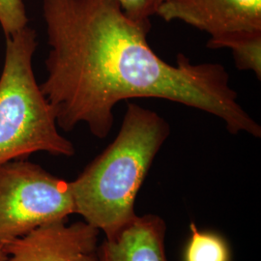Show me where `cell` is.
<instances>
[{
	"instance_id": "obj_3",
	"label": "cell",
	"mask_w": 261,
	"mask_h": 261,
	"mask_svg": "<svg viewBox=\"0 0 261 261\" xmlns=\"http://www.w3.org/2000/svg\"><path fill=\"white\" fill-rule=\"evenodd\" d=\"M36 32L22 28L6 36L0 75V166L37 152L71 157L74 144L58 130L56 113L33 71Z\"/></svg>"
},
{
	"instance_id": "obj_7",
	"label": "cell",
	"mask_w": 261,
	"mask_h": 261,
	"mask_svg": "<svg viewBox=\"0 0 261 261\" xmlns=\"http://www.w3.org/2000/svg\"><path fill=\"white\" fill-rule=\"evenodd\" d=\"M167 224L159 215L138 216L132 224L98 248V261H169Z\"/></svg>"
},
{
	"instance_id": "obj_8",
	"label": "cell",
	"mask_w": 261,
	"mask_h": 261,
	"mask_svg": "<svg viewBox=\"0 0 261 261\" xmlns=\"http://www.w3.org/2000/svg\"><path fill=\"white\" fill-rule=\"evenodd\" d=\"M190 231L183 261H232L230 245L222 234L199 230L195 223L190 224Z\"/></svg>"
},
{
	"instance_id": "obj_10",
	"label": "cell",
	"mask_w": 261,
	"mask_h": 261,
	"mask_svg": "<svg viewBox=\"0 0 261 261\" xmlns=\"http://www.w3.org/2000/svg\"><path fill=\"white\" fill-rule=\"evenodd\" d=\"M28 23V14L22 0H0V29L5 37L27 28Z\"/></svg>"
},
{
	"instance_id": "obj_4",
	"label": "cell",
	"mask_w": 261,
	"mask_h": 261,
	"mask_svg": "<svg viewBox=\"0 0 261 261\" xmlns=\"http://www.w3.org/2000/svg\"><path fill=\"white\" fill-rule=\"evenodd\" d=\"M75 213L70 182L22 159L0 166V244Z\"/></svg>"
},
{
	"instance_id": "obj_11",
	"label": "cell",
	"mask_w": 261,
	"mask_h": 261,
	"mask_svg": "<svg viewBox=\"0 0 261 261\" xmlns=\"http://www.w3.org/2000/svg\"><path fill=\"white\" fill-rule=\"evenodd\" d=\"M130 19L151 27L150 18L156 15L162 0H115Z\"/></svg>"
},
{
	"instance_id": "obj_9",
	"label": "cell",
	"mask_w": 261,
	"mask_h": 261,
	"mask_svg": "<svg viewBox=\"0 0 261 261\" xmlns=\"http://www.w3.org/2000/svg\"><path fill=\"white\" fill-rule=\"evenodd\" d=\"M223 47L232 50L238 69L251 70L256 77H261V33L245 35L226 41Z\"/></svg>"
},
{
	"instance_id": "obj_12",
	"label": "cell",
	"mask_w": 261,
	"mask_h": 261,
	"mask_svg": "<svg viewBox=\"0 0 261 261\" xmlns=\"http://www.w3.org/2000/svg\"><path fill=\"white\" fill-rule=\"evenodd\" d=\"M7 258H8V255L4 251L2 245L0 244V261H7Z\"/></svg>"
},
{
	"instance_id": "obj_6",
	"label": "cell",
	"mask_w": 261,
	"mask_h": 261,
	"mask_svg": "<svg viewBox=\"0 0 261 261\" xmlns=\"http://www.w3.org/2000/svg\"><path fill=\"white\" fill-rule=\"evenodd\" d=\"M100 232L85 221H56L1 245L7 261H98Z\"/></svg>"
},
{
	"instance_id": "obj_5",
	"label": "cell",
	"mask_w": 261,
	"mask_h": 261,
	"mask_svg": "<svg viewBox=\"0 0 261 261\" xmlns=\"http://www.w3.org/2000/svg\"><path fill=\"white\" fill-rule=\"evenodd\" d=\"M156 15L205 31L211 48L223 47L234 38L261 33V0H162Z\"/></svg>"
},
{
	"instance_id": "obj_2",
	"label": "cell",
	"mask_w": 261,
	"mask_h": 261,
	"mask_svg": "<svg viewBox=\"0 0 261 261\" xmlns=\"http://www.w3.org/2000/svg\"><path fill=\"white\" fill-rule=\"evenodd\" d=\"M170 127L157 112L129 103L112 143L70 182L80 214L112 239L138 217L135 202Z\"/></svg>"
},
{
	"instance_id": "obj_1",
	"label": "cell",
	"mask_w": 261,
	"mask_h": 261,
	"mask_svg": "<svg viewBox=\"0 0 261 261\" xmlns=\"http://www.w3.org/2000/svg\"><path fill=\"white\" fill-rule=\"evenodd\" d=\"M49 51L41 89L69 132L85 124L105 139L124 100L158 98L213 114L232 135L260 138V125L238 102L224 67L168 64L147 42L148 25L128 18L115 0H43Z\"/></svg>"
}]
</instances>
